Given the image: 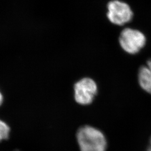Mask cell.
<instances>
[{
  "instance_id": "cell-1",
  "label": "cell",
  "mask_w": 151,
  "mask_h": 151,
  "mask_svg": "<svg viewBox=\"0 0 151 151\" xmlns=\"http://www.w3.org/2000/svg\"><path fill=\"white\" fill-rule=\"evenodd\" d=\"M81 151H105L106 140L103 133L90 126L78 130L77 135Z\"/></svg>"
},
{
  "instance_id": "cell-2",
  "label": "cell",
  "mask_w": 151,
  "mask_h": 151,
  "mask_svg": "<svg viewBox=\"0 0 151 151\" xmlns=\"http://www.w3.org/2000/svg\"><path fill=\"white\" fill-rule=\"evenodd\" d=\"M119 42L125 52L135 54L145 46L146 38L145 34L139 30L126 27L120 34Z\"/></svg>"
},
{
  "instance_id": "cell-3",
  "label": "cell",
  "mask_w": 151,
  "mask_h": 151,
  "mask_svg": "<svg viewBox=\"0 0 151 151\" xmlns=\"http://www.w3.org/2000/svg\"><path fill=\"white\" fill-rule=\"evenodd\" d=\"M107 17L114 25L122 26L130 22L133 12L130 6L120 0H112L107 5Z\"/></svg>"
},
{
  "instance_id": "cell-4",
  "label": "cell",
  "mask_w": 151,
  "mask_h": 151,
  "mask_svg": "<svg viewBox=\"0 0 151 151\" xmlns=\"http://www.w3.org/2000/svg\"><path fill=\"white\" fill-rule=\"evenodd\" d=\"M75 99L79 104L86 105L93 101L97 92L96 83L91 78L85 77L74 85Z\"/></svg>"
},
{
  "instance_id": "cell-5",
  "label": "cell",
  "mask_w": 151,
  "mask_h": 151,
  "mask_svg": "<svg viewBox=\"0 0 151 151\" xmlns=\"http://www.w3.org/2000/svg\"><path fill=\"white\" fill-rule=\"evenodd\" d=\"M138 79L141 88L151 94V70L147 65L140 67L138 71Z\"/></svg>"
},
{
  "instance_id": "cell-6",
  "label": "cell",
  "mask_w": 151,
  "mask_h": 151,
  "mask_svg": "<svg viewBox=\"0 0 151 151\" xmlns=\"http://www.w3.org/2000/svg\"><path fill=\"white\" fill-rule=\"evenodd\" d=\"M10 128L9 125L0 120V141L5 140L9 138Z\"/></svg>"
},
{
  "instance_id": "cell-7",
  "label": "cell",
  "mask_w": 151,
  "mask_h": 151,
  "mask_svg": "<svg viewBox=\"0 0 151 151\" xmlns=\"http://www.w3.org/2000/svg\"><path fill=\"white\" fill-rule=\"evenodd\" d=\"M147 65L148 66V67L151 70V59L148 60L147 62Z\"/></svg>"
},
{
  "instance_id": "cell-8",
  "label": "cell",
  "mask_w": 151,
  "mask_h": 151,
  "mask_svg": "<svg viewBox=\"0 0 151 151\" xmlns=\"http://www.w3.org/2000/svg\"><path fill=\"white\" fill-rule=\"evenodd\" d=\"M2 102H3V96L2 93L0 91V105L2 104Z\"/></svg>"
},
{
  "instance_id": "cell-9",
  "label": "cell",
  "mask_w": 151,
  "mask_h": 151,
  "mask_svg": "<svg viewBox=\"0 0 151 151\" xmlns=\"http://www.w3.org/2000/svg\"><path fill=\"white\" fill-rule=\"evenodd\" d=\"M151 151V142H150V146L149 147L148 149V151Z\"/></svg>"
},
{
  "instance_id": "cell-10",
  "label": "cell",
  "mask_w": 151,
  "mask_h": 151,
  "mask_svg": "<svg viewBox=\"0 0 151 151\" xmlns=\"http://www.w3.org/2000/svg\"></svg>"
}]
</instances>
